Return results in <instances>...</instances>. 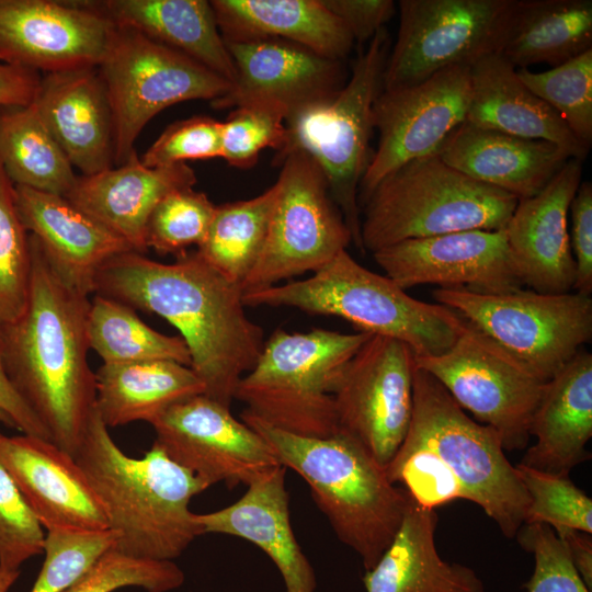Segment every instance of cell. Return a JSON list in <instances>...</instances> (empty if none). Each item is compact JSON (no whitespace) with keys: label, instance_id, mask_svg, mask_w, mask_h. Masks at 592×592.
Listing matches in <instances>:
<instances>
[{"label":"cell","instance_id":"6da1fadb","mask_svg":"<svg viewBox=\"0 0 592 592\" xmlns=\"http://www.w3.org/2000/svg\"><path fill=\"white\" fill-rule=\"evenodd\" d=\"M93 294L166 319L178 329L204 395L229 407L239 380L255 364L263 330L246 314L240 285L195 251L173 263L127 251L98 272Z\"/></svg>","mask_w":592,"mask_h":592},{"label":"cell","instance_id":"7a4b0ae2","mask_svg":"<svg viewBox=\"0 0 592 592\" xmlns=\"http://www.w3.org/2000/svg\"><path fill=\"white\" fill-rule=\"evenodd\" d=\"M29 239V297L16 319L0 325L2 362L52 442L75 457L95 410V374L88 363L90 299L59 276L30 234Z\"/></svg>","mask_w":592,"mask_h":592},{"label":"cell","instance_id":"3957f363","mask_svg":"<svg viewBox=\"0 0 592 592\" xmlns=\"http://www.w3.org/2000/svg\"><path fill=\"white\" fill-rule=\"evenodd\" d=\"M75 459L103 504L115 550L173 561L202 535L190 502L209 487L156 442L141 458L129 457L95 409Z\"/></svg>","mask_w":592,"mask_h":592},{"label":"cell","instance_id":"277c9868","mask_svg":"<svg viewBox=\"0 0 592 592\" xmlns=\"http://www.w3.org/2000/svg\"><path fill=\"white\" fill-rule=\"evenodd\" d=\"M240 417L282 466L307 482L338 538L361 557L365 570L371 569L395 537L409 493L396 487L385 468L346 433L303 436L277 429L246 409Z\"/></svg>","mask_w":592,"mask_h":592},{"label":"cell","instance_id":"5b68a950","mask_svg":"<svg viewBox=\"0 0 592 592\" xmlns=\"http://www.w3.org/2000/svg\"><path fill=\"white\" fill-rule=\"evenodd\" d=\"M244 306L292 307L340 317L358 331L406 343L417 357L447 351L466 320L452 309L418 300L386 275L357 263L346 250L311 276L244 293Z\"/></svg>","mask_w":592,"mask_h":592},{"label":"cell","instance_id":"8992f818","mask_svg":"<svg viewBox=\"0 0 592 592\" xmlns=\"http://www.w3.org/2000/svg\"><path fill=\"white\" fill-rule=\"evenodd\" d=\"M517 202L439 155L415 159L384 177L363 202V252L456 231L503 230Z\"/></svg>","mask_w":592,"mask_h":592},{"label":"cell","instance_id":"52a82bcc","mask_svg":"<svg viewBox=\"0 0 592 592\" xmlns=\"http://www.w3.org/2000/svg\"><path fill=\"white\" fill-rule=\"evenodd\" d=\"M373 334L322 328L275 330L235 397L246 410L283 431L326 437L339 431L332 390L339 375Z\"/></svg>","mask_w":592,"mask_h":592},{"label":"cell","instance_id":"ba28073f","mask_svg":"<svg viewBox=\"0 0 592 592\" xmlns=\"http://www.w3.org/2000/svg\"><path fill=\"white\" fill-rule=\"evenodd\" d=\"M388 48L384 27L357 56L350 79L333 98L285 118V143L274 158L276 163L288 152L300 150L319 164L352 242L362 252L358 189L371 160L373 105L382 90Z\"/></svg>","mask_w":592,"mask_h":592},{"label":"cell","instance_id":"9c48e42d","mask_svg":"<svg viewBox=\"0 0 592 592\" xmlns=\"http://www.w3.org/2000/svg\"><path fill=\"white\" fill-rule=\"evenodd\" d=\"M403 442L432 449L457 478L464 500L479 505L501 533L515 537L530 499L499 434L467 415L428 372L413 375V408Z\"/></svg>","mask_w":592,"mask_h":592},{"label":"cell","instance_id":"30bf717a","mask_svg":"<svg viewBox=\"0 0 592 592\" xmlns=\"http://www.w3.org/2000/svg\"><path fill=\"white\" fill-rule=\"evenodd\" d=\"M433 297L545 383L592 337L591 296L577 292L545 294L519 288L486 294L437 287Z\"/></svg>","mask_w":592,"mask_h":592},{"label":"cell","instance_id":"8fae6325","mask_svg":"<svg viewBox=\"0 0 592 592\" xmlns=\"http://www.w3.org/2000/svg\"><path fill=\"white\" fill-rule=\"evenodd\" d=\"M98 69L112 110L117 166L136 151L139 134L158 113L181 102H213L231 86L189 56L116 25Z\"/></svg>","mask_w":592,"mask_h":592},{"label":"cell","instance_id":"7c38bea8","mask_svg":"<svg viewBox=\"0 0 592 592\" xmlns=\"http://www.w3.org/2000/svg\"><path fill=\"white\" fill-rule=\"evenodd\" d=\"M277 195L262 253L241 285L244 293L316 272L352 242L319 164L306 152L276 162Z\"/></svg>","mask_w":592,"mask_h":592},{"label":"cell","instance_id":"4fadbf2b","mask_svg":"<svg viewBox=\"0 0 592 592\" xmlns=\"http://www.w3.org/2000/svg\"><path fill=\"white\" fill-rule=\"evenodd\" d=\"M477 422L492 428L503 448H524L545 382L494 341L466 321L462 334L444 353L417 357Z\"/></svg>","mask_w":592,"mask_h":592},{"label":"cell","instance_id":"5bb4252c","mask_svg":"<svg viewBox=\"0 0 592 592\" xmlns=\"http://www.w3.org/2000/svg\"><path fill=\"white\" fill-rule=\"evenodd\" d=\"M515 0H400L382 89L419 83L497 53Z\"/></svg>","mask_w":592,"mask_h":592},{"label":"cell","instance_id":"9a60e30c","mask_svg":"<svg viewBox=\"0 0 592 592\" xmlns=\"http://www.w3.org/2000/svg\"><path fill=\"white\" fill-rule=\"evenodd\" d=\"M415 354L396 339L371 335L335 380L339 431L386 468L402 444L413 408Z\"/></svg>","mask_w":592,"mask_h":592},{"label":"cell","instance_id":"2e32d148","mask_svg":"<svg viewBox=\"0 0 592 592\" xmlns=\"http://www.w3.org/2000/svg\"><path fill=\"white\" fill-rule=\"evenodd\" d=\"M470 96V68L454 66L407 87L382 89L373 105L378 146L358 189V202L400 166L437 155L465 119Z\"/></svg>","mask_w":592,"mask_h":592},{"label":"cell","instance_id":"e0dca14e","mask_svg":"<svg viewBox=\"0 0 592 592\" xmlns=\"http://www.w3.org/2000/svg\"><path fill=\"white\" fill-rule=\"evenodd\" d=\"M155 442L170 459L210 487L248 486L281 466L266 442L229 407L196 395L179 401L150 422Z\"/></svg>","mask_w":592,"mask_h":592},{"label":"cell","instance_id":"ac0fdd59","mask_svg":"<svg viewBox=\"0 0 592 592\" xmlns=\"http://www.w3.org/2000/svg\"><path fill=\"white\" fill-rule=\"evenodd\" d=\"M114 29L92 1L0 0V62L45 73L98 67Z\"/></svg>","mask_w":592,"mask_h":592},{"label":"cell","instance_id":"d6986e66","mask_svg":"<svg viewBox=\"0 0 592 592\" xmlns=\"http://www.w3.org/2000/svg\"><path fill=\"white\" fill-rule=\"evenodd\" d=\"M386 276L402 289L435 284L478 293L521 288L503 230H464L406 240L373 253Z\"/></svg>","mask_w":592,"mask_h":592},{"label":"cell","instance_id":"ffe728a7","mask_svg":"<svg viewBox=\"0 0 592 592\" xmlns=\"http://www.w3.org/2000/svg\"><path fill=\"white\" fill-rule=\"evenodd\" d=\"M235 66L229 91L210 102L218 110L251 103L280 107L285 118L333 98L345 83L341 60L280 38L225 42Z\"/></svg>","mask_w":592,"mask_h":592},{"label":"cell","instance_id":"44dd1931","mask_svg":"<svg viewBox=\"0 0 592 592\" xmlns=\"http://www.w3.org/2000/svg\"><path fill=\"white\" fill-rule=\"evenodd\" d=\"M581 175L582 160L569 159L542 191L519 200L504 228L515 274L532 291L562 294L573 289L569 207Z\"/></svg>","mask_w":592,"mask_h":592},{"label":"cell","instance_id":"7402d4cb","mask_svg":"<svg viewBox=\"0 0 592 592\" xmlns=\"http://www.w3.org/2000/svg\"><path fill=\"white\" fill-rule=\"evenodd\" d=\"M0 462L47 531H104L102 502L73 456L52 441L0 432Z\"/></svg>","mask_w":592,"mask_h":592},{"label":"cell","instance_id":"603a6c76","mask_svg":"<svg viewBox=\"0 0 592 592\" xmlns=\"http://www.w3.org/2000/svg\"><path fill=\"white\" fill-rule=\"evenodd\" d=\"M32 105L73 169L92 175L113 168V115L98 67L45 73Z\"/></svg>","mask_w":592,"mask_h":592},{"label":"cell","instance_id":"cb8c5ba5","mask_svg":"<svg viewBox=\"0 0 592 592\" xmlns=\"http://www.w3.org/2000/svg\"><path fill=\"white\" fill-rule=\"evenodd\" d=\"M14 191L26 231L37 240L53 269L75 289L93 294L100 269L115 255L133 251L65 196L19 185Z\"/></svg>","mask_w":592,"mask_h":592},{"label":"cell","instance_id":"d4e9b609","mask_svg":"<svg viewBox=\"0 0 592 592\" xmlns=\"http://www.w3.org/2000/svg\"><path fill=\"white\" fill-rule=\"evenodd\" d=\"M196 181L186 163L148 168L135 151L117 168L77 177L65 197L144 254L146 226L155 207L169 193L193 187Z\"/></svg>","mask_w":592,"mask_h":592},{"label":"cell","instance_id":"484cf974","mask_svg":"<svg viewBox=\"0 0 592 592\" xmlns=\"http://www.w3.org/2000/svg\"><path fill=\"white\" fill-rule=\"evenodd\" d=\"M284 466L252 480L232 504L194 515L202 534L216 533L247 539L274 562L286 592H316V576L294 535Z\"/></svg>","mask_w":592,"mask_h":592},{"label":"cell","instance_id":"4316f807","mask_svg":"<svg viewBox=\"0 0 592 592\" xmlns=\"http://www.w3.org/2000/svg\"><path fill=\"white\" fill-rule=\"evenodd\" d=\"M440 158L463 174L517 200L536 195L573 158L563 147L463 123Z\"/></svg>","mask_w":592,"mask_h":592},{"label":"cell","instance_id":"83f0119b","mask_svg":"<svg viewBox=\"0 0 592 592\" xmlns=\"http://www.w3.org/2000/svg\"><path fill=\"white\" fill-rule=\"evenodd\" d=\"M470 96L465 123L508 135L545 140L584 160L581 145L562 118L521 80L499 54L486 55L470 67Z\"/></svg>","mask_w":592,"mask_h":592},{"label":"cell","instance_id":"f1b7e54d","mask_svg":"<svg viewBox=\"0 0 592 592\" xmlns=\"http://www.w3.org/2000/svg\"><path fill=\"white\" fill-rule=\"evenodd\" d=\"M531 446L521 464L569 475L590 459L592 436V354L579 351L545 387L531 423Z\"/></svg>","mask_w":592,"mask_h":592},{"label":"cell","instance_id":"f546056e","mask_svg":"<svg viewBox=\"0 0 592 592\" xmlns=\"http://www.w3.org/2000/svg\"><path fill=\"white\" fill-rule=\"evenodd\" d=\"M437 514L410 497L403 520L377 562L365 570L366 592H486L476 571L444 560L435 545Z\"/></svg>","mask_w":592,"mask_h":592},{"label":"cell","instance_id":"4dcf8cb0","mask_svg":"<svg viewBox=\"0 0 592 592\" xmlns=\"http://www.w3.org/2000/svg\"><path fill=\"white\" fill-rule=\"evenodd\" d=\"M224 42L280 38L333 60L344 59L354 39L322 0H213Z\"/></svg>","mask_w":592,"mask_h":592},{"label":"cell","instance_id":"1f68e13d","mask_svg":"<svg viewBox=\"0 0 592 592\" xmlns=\"http://www.w3.org/2000/svg\"><path fill=\"white\" fill-rule=\"evenodd\" d=\"M92 4L116 26L135 30L228 80L235 66L206 0H105Z\"/></svg>","mask_w":592,"mask_h":592},{"label":"cell","instance_id":"d6a6232c","mask_svg":"<svg viewBox=\"0 0 592 592\" xmlns=\"http://www.w3.org/2000/svg\"><path fill=\"white\" fill-rule=\"evenodd\" d=\"M591 48V0H515L497 54L517 70L553 68Z\"/></svg>","mask_w":592,"mask_h":592},{"label":"cell","instance_id":"836d02e7","mask_svg":"<svg viewBox=\"0 0 592 592\" xmlns=\"http://www.w3.org/2000/svg\"><path fill=\"white\" fill-rule=\"evenodd\" d=\"M95 374V409L107 428L150 423L170 406L204 394L190 366L172 361L102 364Z\"/></svg>","mask_w":592,"mask_h":592},{"label":"cell","instance_id":"e575fe53","mask_svg":"<svg viewBox=\"0 0 592 592\" xmlns=\"http://www.w3.org/2000/svg\"><path fill=\"white\" fill-rule=\"evenodd\" d=\"M0 162L14 185L60 196L78 177L32 104L0 112Z\"/></svg>","mask_w":592,"mask_h":592},{"label":"cell","instance_id":"d590c367","mask_svg":"<svg viewBox=\"0 0 592 592\" xmlns=\"http://www.w3.org/2000/svg\"><path fill=\"white\" fill-rule=\"evenodd\" d=\"M276 195L274 183L252 198L216 206L208 231L196 249L206 263L240 287L264 248Z\"/></svg>","mask_w":592,"mask_h":592},{"label":"cell","instance_id":"8d00e7d4","mask_svg":"<svg viewBox=\"0 0 592 592\" xmlns=\"http://www.w3.org/2000/svg\"><path fill=\"white\" fill-rule=\"evenodd\" d=\"M87 333L90 349L103 364L145 361L191 364L190 352L180 335L156 331L133 308L101 295L94 294L90 300Z\"/></svg>","mask_w":592,"mask_h":592},{"label":"cell","instance_id":"74e56055","mask_svg":"<svg viewBox=\"0 0 592 592\" xmlns=\"http://www.w3.org/2000/svg\"><path fill=\"white\" fill-rule=\"evenodd\" d=\"M517 75L589 149L592 144V48L546 71L525 68L517 69Z\"/></svg>","mask_w":592,"mask_h":592},{"label":"cell","instance_id":"f35d334b","mask_svg":"<svg viewBox=\"0 0 592 592\" xmlns=\"http://www.w3.org/2000/svg\"><path fill=\"white\" fill-rule=\"evenodd\" d=\"M31 280L29 232L20 218L14 184L0 162V325L24 310Z\"/></svg>","mask_w":592,"mask_h":592},{"label":"cell","instance_id":"ab89813d","mask_svg":"<svg viewBox=\"0 0 592 592\" xmlns=\"http://www.w3.org/2000/svg\"><path fill=\"white\" fill-rule=\"evenodd\" d=\"M515 471L530 499L523 524L544 523L554 530L568 527L592 533V500L569 475L547 473L521 463Z\"/></svg>","mask_w":592,"mask_h":592},{"label":"cell","instance_id":"60d3db41","mask_svg":"<svg viewBox=\"0 0 592 592\" xmlns=\"http://www.w3.org/2000/svg\"><path fill=\"white\" fill-rule=\"evenodd\" d=\"M216 205L193 187L166 195L152 210L146 226V246L159 254L179 255L204 240Z\"/></svg>","mask_w":592,"mask_h":592},{"label":"cell","instance_id":"b9f144b4","mask_svg":"<svg viewBox=\"0 0 592 592\" xmlns=\"http://www.w3.org/2000/svg\"><path fill=\"white\" fill-rule=\"evenodd\" d=\"M116 534L104 531H47L45 560L31 592H64L106 551L116 545Z\"/></svg>","mask_w":592,"mask_h":592},{"label":"cell","instance_id":"7bdbcfd3","mask_svg":"<svg viewBox=\"0 0 592 592\" xmlns=\"http://www.w3.org/2000/svg\"><path fill=\"white\" fill-rule=\"evenodd\" d=\"M184 579L182 569L172 560L135 558L113 548L64 592H113L128 587L169 592L180 588Z\"/></svg>","mask_w":592,"mask_h":592},{"label":"cell","instance_id":"ee69618b","mask_svg":"<svg viewBox=\"0 0 592 592\" xmlns=\"http://www.w3.org/2000/svg\"><path fill=\"white\" fill-rule=\"evenodd\" d=\"M285 138V113L280 107L265 103L237 106L221 122L220 158L232 167L249 169L263 149L278 151Z\"/></svg>","mask_w":592,"mask_h":592},{"label":"cell","instance_id":"f6af8a7d","mask_svg":"<svg viewBox=\"0 0 592 592\" xmlns=\"http://www.w3.org/2000/svg\"><path fill=\"white\" fill-rule=\"evenodd\" d=\"M385 471L394 485L402 483L412 500L424 509L435 510L445 503L464 500L455 475L423 445L402 442Z\"/></svg>","mask_w":592,"mask_h":592},{"label":"cell","instance_id":"bcb514c9","mask_svg":"<svg viewBox=\"0 0 592 592\" xmlns=\"http://www.w3.org/2000/svg\"><path fill=\"white\" fill-rule=\"evenodd\" d=\"M515 538L524 550L534 555V571L523 585L527 592H591L551 526L523 524Z\"/></svg>","mask_w":592,"mask_h":592},{"label":"cell","instance_id":"7dc6e473","mask_svg":"<svg viewBox=\"0 0 592 592\" xmlns=\"http://www.w3.org/2000/svg\"><path fill=\"white\" fill-rule=\"evenodd\" d=\"M45 535L12 477L0 462V567L20 570L43 553Z\"/></svg>","mask_w":592,"mask_h":592},{"label":"cell","instance_id":"c3c4849f","mask_svg":"<svg viewBox=\"0 0 592 592\" xmlns=\"http://www.w3.org/2000/svg\"><path fill=\"white\" fill-rule=\"evenodd\" d=\"M220 156L221 122L209 116H193L168 126L140 161L148 168H161Z\"/></svg>","mask_w":592,"mask_h":592},{"label":"cell","instance_id":"681fc988","mask_svg":"<svg viewBox=\"0 0 592 592\" xmlns=\"http://www.w3.org/2000/svg\"><path fill=\"white\" fill-rule=\"evenodd\" d=\"M569 238L576 264L573 289L592 292V183H580L569 207Z\"/></svg>","mask_w":592,"mask_h":592},{"label":"cell","instance_id":"f907efd6","mask_svg":"<svg viewBox=\"0 0 592 592\" xmlns=\"http://www.w3.org/2000/svg\"><path fill=\"white\" fill-rule=\"evenodd\" d=\"M322 3L360 44L369 42L384 29L396 8L392 0H322Z\"/></svg>","mask_w":592,"mask_h":592},{"label":"cell","instance_id":"816d5d0a","mask_svg":"<svg viewBox=\"0 0 592 592\" xmlns=\"http://www.w3.org/2000/svg\"><path fill=\"white\" fill-rule=\"evenodd\" d=\"M39 72L0 62V107H24L33 103L39 88Z\"/></svg>","mask_w":592,"mask_h":592},{"label":"cell","instance_id":"f5cc1de1","mask_svg":"<svg viewBox=\"0 0 592 592\" xmlns=\"http://www.w3.org/2000/svg\"><path fill=\"white\" fill-rule=\"evenodd\" d=\"M0 410L9 415L23 434L50 440L48 432L19 396L5 373L0 348Z\"/></svg>","mask_w":592,"mask_h":592},{"label":"cell","instance_id":"db71d44e","mask_svg":"<svg viewBox=\"0 0 592 592\" xmlns=\"http://www.w3.org/2000/svg\"><path fill=\"white\" fill-rule=\"evenodd\" d=\"M554 531L567 547L571 560L585 585L592 590L591 534L568 527Z\"/></svg>","mask_w":592,"mask_h":592},{"label":"cell","instance_id":"11a10c76","mask_svg":"<svg viewBox=\"0 0 592 592\" xmlns=\"http://www.w3.org/2000/svg\"><path fill=\"white\" fill-rule=\"evenodd\" d=\"M20 570H10L0 567V592H9L19 578Z\"/></svg>","mask_w":592,"mask_h":592},{"label":"cell","instance_id":"9f6ffc18","mask_svg":"<svg viewBox=\"0 0 592 592\" xmlns=\"http://www.w3.org/2000/svg\"><path fill=\"white\" fill-rule=\"evenodd\" d=\"M0 422L5 424L9 428L15 429L14 423L12 422V420L2 410H0Z\"/></svg>","mask_w":592,"mask_h":592}]
</instances>
